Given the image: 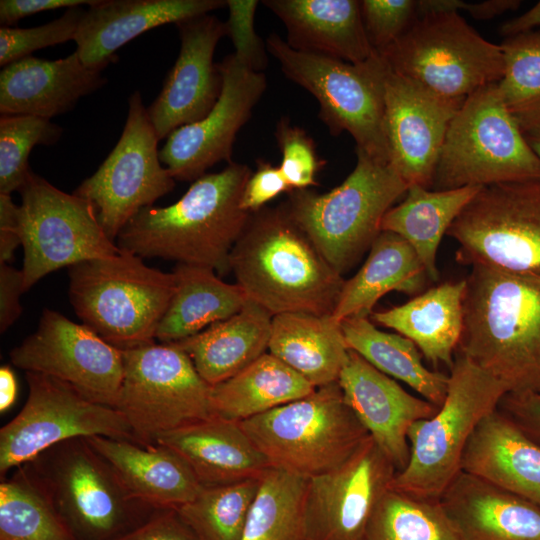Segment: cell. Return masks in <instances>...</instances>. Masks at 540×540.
<instances>
[{
    "instance_id": "1",
    "label": "cell",
    "mask_w": 540,
    "mask_h": 540,
    "mask_svg": "<svg viewBox=\"0 0 540 540\" xmlns=\"http://www.w3.org/2000/svg\"><path fill=\"white\" fill-rule=\"evenodd\" d=\"M251 173L246 164L230 162L203 175L175 203L140 210L120 231L117 246L141 258L174 260L225 275L250 217L240 199Z\"/></svg>"
},
{
    "instance_id": "2",
    "label": "cell",
    "mask_w": 540,
    "mask_h": 540,
    "mask_svg": "<svg viewBox=\"0 0 540 540\" xmlns=\"http://www.w3.org/2000/svg\"><path fill=\"white\" fill-rule=\"evenodd\" d=\"M247 299L272 316L332 315L345 279L324 258L286 203L250 214L229 259Z\"/></svg>"
},
{
    "instance_id": "3",
    "label": "cell",
    "mask_w": 540,
    "mask_h": 540,
    "mask_svg": "<svg viewBox=\"0 0 540 540\" xmlns=\"http://www.w3.org/2000/svg\"><path fill=\"white\" fill-rule=\"evenodd\" d=\"M457 353L511 392H540V279L472 266Z\"/></svg>"
},
{
    "instance_id": "4",
    "label": "cell",
    "mask_w": 540,
    "mask_h": 540,
    "mask_svg": "<svg viewBox=\"0 0 540 540\" xmlns=\"http://www.w3.org/2000/svg\"><path fill=\"white\" fill-rule=\"evenodd\" d=\"M356 156L354 169L339 186L323 194L292 190L286 202L294 220L341 275L370 249L383 217L409 187L390 163L359 148Z\"/></svg>"
},
{
    "instance_id": "5",
    "label": "cell",
    "mask_w": 540,
    "mask_h": 540,
    "mask_svg": "<svg viewBox=\"0 0 540 540\" xmlns=\"http://www.w3.org/2000/svg\"><path fill=\"white\" fill-rule=\"evenodd\" d=\"M68 295L82 324L120 350L155 342L175 290L173 272L120 249L69 268Z\"/></svg>"
},
{
    "instance_id": "6",
    "label": "cell",
    "mask_w": 540,
    "mask_h": 540,
    "mask_svg": "<svg viewBox=\"0 0 540 540\" xmlns=\"http://www.w3.org/2000/svg\"><path fill=\"white\" fill-rule=\"evenodd\" d=\"M448 375L447 393L436 414L415 422L408 431V463L396 473L393 490L439 500L461 471L474 430L509 393L504 383L457 352Z\"/></svg>"
},
{
    "instance_id": "7",
    "label": "cell",
    "mask_w": 540,
    "mask_h": 540,
    "mask_svg": "<svg viewBox=\"0 0 540 540\" xmlns=\"http://www.w3.org/2000/svg\"><path fill=\"white\" fill-rule=\"evenodd\" d=\"M26 465L75 540H116L157 510L130 496L86 438L60 442Z\"/></svg>"
},
{
    "instance_id": "8",
    "label": "cell",
    "mask_w": 540,
    "mask_h": 540,
    "mask_svg": "<svg viewBox=\"0 0 540 540\" xmlns=\"http://www.w3.org/2000/svg\"><path fill=\"white\" fill-rule=\"evenodd\" d=\"M238 423L270 467L305 479L338 467L369 436L338 381Z\"/></svg>"
},
{
    "instance_id": "9",
    "label": "cell",
    "mask_w": 540,
    "mask_h": 540,
    "mask_svg": "<svg viewBox=\"0 0 540 540\" xmlns=\"http://www.w3.org/2000/svg\"><path fill=\"white\" fill-rule=\"evenodd\" d=\"M540 180V159L507 110L497 83L464 100L439 155L432 189Z\"/></svg>"
},
{
    "instance_id": "10",
    "label": "cell",
    "mask_w": 540,
    "mask_h": 540,
    "mask_svg": "<svg viewBox=\"0 0 540 540\" xmlns=\"http://www.w3.org/2000/svg\"><path fill=\"white\" fill-rule=\"evenodd\" d=\"M265 44L285 76L317 99L319 117L332 135L348 132L356 148L389 163L384 131L388 67L378 53L366 62L354 64L296 50L277 34H270Z\"/></svg>"
},
{
    "instance_id": "11",
    "label": "cell",
    "mask_w": 540,
    "mask_h": 540,
    "mask_svg": "<svg viewBox=\"0 0 540 540\" xmlns=\"http://www.w3.org/2000/svg\"><path fill=\"white\" fill-rule=\"evenodd\" d=\"M378 54L392 71L448 98L465 99L498 83L504 71L501 45L484 39L456 12L416 17Z\"/></svg>"
},
{
    "instance_id": "12",
    "label": "cell",
    "mask_w": 540,
    "mask_h": 540,
    "mask_svg": "<svg viewBox=\"0 0 540 540\" xmlns=\"http://www.w3.org/2000/svg\"><path fill=\"white\" fill-rule=\"evenodd\" d=\"M123 378L114 405L141 444L213 415L211 386L174 343L122 350Z\"/></svg>"
},
{
    "instance_id": "13",
    "label": "cell",
    "mask_w": 540,
    "mask_h": 540,
    "mask_svg": "<svg viewBox=\"0 0 540 540\" xmlns=\"http://www.w3.org/2000/svg\"><path fill=\"white\" fill-rule=\"evenodd\" d=\"M447 235L462 265L540 279V180L482 187Z\"/></svg>"
},
{
    "instance_id": "14",
    "label": "cell",
    "mask_w": 540,
    "mask_h": 540,
    "mask_svg": "<svg viewBox=\"0 0 540 540\" xmlns=\"http://www.w3.org/2000/svg\"><path fill=\"white\" fill-rule=\"evenodd\" d=\"M19 192L25 292L60 268L120 252L86 199L56 188L32 171Z\"/></svg>"
},
{
    "instance_id": "15",
    "label": "cell",
    "mask_w": 540,
    "mask_h": 540,
    "mask_svg": "<svg viewBox=\"0 0 540 540\" xmlns=\"http://www.w3.org/2000/svg\"><path fill=\"white\" fill-rule=\"evenodd\" d=\"M26 381L29 392L23 408L0 429L2 478L69 439L104 436L140 443L114 407L93 401L45 374L26 372Z\"/></svg>"
},
{
    "instance_id": "16",
    "label": "cell",
    "mask_w": 540,
    "mask_h": 540,
    "mask_svg": "<svg viewBox=\"0 0 540 540\" xmlns=\"http://www.w3.org/2000/svg\"><path fill=\"white\" fill-rule=\"evenodd\" d=\"M122 134L99 168L73 191L95 208L107 236L116 243L123 227L143 208L175 187L159 157V138L139 91L128 100Z\"/></svg>"
},
{
    "instance_id": "17",
    "label": "cell",
    "mask_w": 540,
    "mask_h": 540,
    "mask_svg": "<svg viewBox=\"0 0 540 540\" xmlns=\"http://www.w3.org/2000/svg\"><path fill=\"white\" fill-rule=\"evenodd\" d=\"M13 365L70 384L93 401L114 407L122 378V350L84 324L45 308L34 333L10 351Z\"/></svg>"
},
{
    "instance_id": "18",
    "label": "cell",
    "mask_w": 540,
    "mask_h": 540,
    "mask_svg": "<svg viewBox=\"0 0 540 540\" xmlns=\"http://www.w3.org/2000/svg\"><path fill=\"white\" fill-rule=\"evenodd\" d=\"M397 470L368 436L338 467L307 479L306 540H363Z\"/></svg>"
},
{
    "instance_id": "19",
    "label": "cell",
    "mask_w": 540,
    "mask_h": 540,
    "mask_svg": "<svg viewBox=\"0 0 540 540\" xmlns=\"http://www.w3.org/2000/svg\"><path fill=\"white\" fill-rule=\"evenodd\" d=\"M222 76L220 96L201 120L174 130L159 150V157L179 181H195L220 161H231L233 143L263 95L267 82L232 53L218 64Z\"/></svg>"
},
{
    "instance_id": "20",
    "label": "cell",
    "mask_w": 540,
    "mask_h": 540,
    "mask_svg": "<svg viewBox=\"0 0 540 540\" xmlns=\"http://www.w3.org/2000/svg\"><path fill=\"white\" fill-rule=\"evenodd\" d=\"M465 99L439 95L388 67L384 131L389 163L408 186L432 188L447 130Z\"/></svg>"
},
{
    "instance_id": "21",
    "label": "cell",
    "mask_w": 540,
    "mask_h": 540,
    "mask_svg": "<svg viewBox=\"0 0 540 540\" xmlns=\"http://www.w3.org/2000/svg\"><path fill=\"white\" fill-rule=\"evenodd\" d=\"M176 26L181 43L178 57L159 95L147 108L159 140L204 118L222 89V76L213 56L217 43L226 35L225 22L204 14Z\"/></svg>"
},
{
    "instance_id": "22",
    "label": "cell",
    "mask_w": 540,
    "mask_h": 540,
    "mask_svg": "<svg viewBox=\"0 0 540 540\" xmlns=\"http://www.w3.org/2000/svg\"><path fill=\"white\" fill-rule=\"evenodd\" d=\"M338 383L346 404L368 435L397 472L402 471L409 459L410 427L435 415L439 407L407 392L350 349Z\"/></svg>"
},
{
    "instance_id": "23",
    "label": "cell",
    "mask_w": 540,
    "mask_h": 540,
    "mask_svg": "<svg viewBox=\"0 0 540 540\" xmlns=\"http://www.w3.org/2000/svg\"><path fill=\"white\" fill-rule=\"evenodd\" d=\"M223 0H97L85 10L74 41L82 63L103 70L116 51L145 31L209 14Z\"/></svg>"
},
{
    "instance_id": "24",
    "label": "cell",
    "mask_w": 540,
    "mask_h": 540,
    "mask_svg": "<svg viewBox=\"0 0 540 540\" xmlns=\"http://www.w3.org/2000/svg\"><path fill=\"white\" fill-rule=\"evenodd\" d=\"M459 540H540V506L460 471L439 498Z\"/></svg>"
},
{
    "instance_id": "25",
    "label": "cell",
    "mask_w": 540,
    "mask_h": 540,
    "mask_svg": "<svg viewBox=\"0 0 540 540\" xmlns=\"http://www.w3.org/2000/svg\"><path fill=\"white\" fill-rule=\"evenodd\" d=\"M102 70L85 66L76 51L56 60L27 56L0 72L1 115L51 119L104 85Z\"/></svg>"
},
{
    "instance_id": "26",
    "label": "cell",
    "mask_w": 540,
    "mask_h": 540,
    "mask_svg": "<svg viewBox=\"0 0 540 540\" xmlns=\"http://www.w3.org/2000/svg\"><path fill=\"white\" fill-rule=\"evenodd\" d=\"M154 443L177 454L202 486L257 478L270 467L238 422L218 416L162 433Z\"/></svg>"
},
{
    "instance_id": "27",
    "label": "cell",
    "mask_w": 540,
    "mask_h": 540,
    "mask_svg": "<svg viewBox=\"0 0 540 540\" xmlns=\"http://www.w3.org/2000/svg\"><path fill=\"white\" fill-rule=\"evenodd\" d=\"M285 25L289 46L296 50L354 64L377 54L363 24L357 0H264Z\"/></svg>"
},
{
    "instance_id": "28",
    "label": "cell",
    "mask_w": 540,
    "mask_h": 540,
    "mask_svg": "<svg viewBox=\"0 0 540 540\" xmlns=\"http://www.w3.org/2000/svg\"><path fill=\"white\" fill-rule=\"evenodd\" d=\"M461 470L540 506V444L499 408L474 430Z\"/></svg>"
},
{
    "instance_id": "29",
    "label": "cell",
    "mask_w": 540,
    "mask_h": 540,
    "mask_svg": "<svg viewBox=\"0 0 540 540\" xmlns=\"http://www.w3.org/2000/svg\"><path fill=\"white\" fill-rule=\"evenodd\" d=\"M86 439L113 467L130 496L154 509H177L202 488L188 465L165 446L104 436Z\"/></svg>"
},
{
    "instance_id": "30",
    "label": "cell",
    "mask_w": 540,
    "mask_h": 540,
    "mask_svg": "<svg viewBox=\"0 0 540 540\" xmlns=\"http://www.w3.org/2000/svg\"><path fill=\"white\" fill-rule=\"evenodd\" d=\"M465 278L424 290L404 304L371 313L377 324L411 340L436 368L452 367L463 331Z\"/></svg>"
},
{
    "instance_id": "31",
    "label": "cell",
    "mask_w": 540,
    "mask_h": 540,
    "mask_svg": "<svg viewBox=\"0 0 540 540\" xmlns=\"http://www.w3.org/2000/svg\"><path fill=\"white\" fill-rule=\"evenodd\" d=\"M272 318L263 307L247 300L235 315L174 344L187 353L202 379L214 386L268 351Z\"/></svg>"
},
{
    "instance_id": "32",
    "label": "cell",
    "mask_w": 540,
    "mask_h": 540,
    "mask_svg": "<svg viewBox=\"0 0 540 540\" xmlns=\"http://www.w3.org/2000/svg\"><path fill=\"white\" fill-rule=\"evenodd\" d=\"M425 267L410 244L399 235L381 231L358 272L345 280L332 317H368L377 301L391 291L418 295L428 279Z\"/></svg>"
},
{
    "instance_id": "33",
    "label": "cell",
    "mask_w": 540,
    "mask_h": 540,
    "mask_svg": "<svg viewBox=\"0 0 540 540\" xmlns=\"http://www.w3.org/2000/svg\"><path fill=\"white\" fill-rule=\"evenodd\" d=\"M268 352L318 388L338 381L349 348L332 315L291 312L273 316Z\"/></svg>"
},
{
    "instance_id": "34",
    "label": "cell",
    "mask_w": 540,
    "mask_h": 540,
    "mask_svg": "<svg viewBox=\"0 0 540 540\" xmlns=\"http://www.w3.org/2000/svg\"><path fill=\"white\" fill-rule=\"evenodd\" d=\"M173 274L175 290L155 336L161 343L178 342L228 319L248 300L238 284L224 282L210 268L177 264Z\"/></svg>"
},
{
    "instance_id": "35",
    "label": "cell",
    "mask_w": 540,
    "mask_h": 540,
    "mask_svg": "<svg viewBox=\"0 0 540 540\" xmlns=\"http://www.w3.org/2000/svg\"><path fill=\"white\" fill-rule=\"evenodd\" d=\"M481 188L433 190L411 185L405 198L383 217L381 231L395 233L406 240L418 255L429 279L438 282L440 273L436 260L441 240Z\"/></svg>"
},
{
    "instance_id": "36",
    "label": "cell",
    "mask_w": 540,
    "mask_h": 540,
    "mask_svg": "<svg viewBox=\"0 0 540 540\" xmlns=\"http://www.w3.org/2000/svg\"><path fill=\"white\" fill-rule=\"evenodd\" d=\"M316 388L266 352L229 379L211 386L214 416L241 422L300 399Z\"/></svg>"
},
{
    "instance_id": "37",
    "label": "cell",
    "mask_w": 540,
    "mask_h": 540,
    "mask_svg": "<svg viewBox=\"0 0 540 540\" xmlns=\"http://www.w3.org/2000/svg\"><path fill=\"white\" fill-rule=\"evenodd\" d=\"M340 325L350 350L387 376L407 384L425 400L438 407L443 403L449 375L427 368L411 340L378 329L364 316L344 319Z\"/></svg>"
},
{
    "instance_id": "38",
    "label": "cell",
    "mask_w": 540,
    "mask_h": 540,
    "mask_svg": "<svg viewBox=\"0 0 540 540\" xmlns=\"http://www.w3.org/2000/svg\"><path fill=\"white\" fill-rule=\"evenodd\" d=\"M0 540H75L26 464L1 481Z\"/></svg>"
},
{
    "instance_id": "39",
    "label": "cell",
    "mask_w": 540,
    "mask_h": 540,
    "mask_svg": "<svg viewBox=\"0 0 540 540\" xmlns=\"http://www.w3.org/2000/svg\"><path fill=\"white\" fill-rule=\"evenodd\" d=\"M307 479L269 467L261 476L242 540H306Z\"/></svg>"
},
{
    "instance_id": "40",
    "label": "cell",
    "mask_w": 540,
    "mask_h": 540,
    "mask_svg": "<svg viewBox=\"0 0 540 540\" xmlns=\"http://www.w3.org/2000/svg\"><path fill=\"white\" fill-rule=\"evenodd\" d=\"M261 476L202 486L193 500L176 510L197 540H242Z\"/></svg>"
},
{
    "instance_id": "41",
    "label": "cell",
    "mask_w": 540,
    "mask_h": 540,
    "mask_svg": "<svg viewBox=\"0 0 540 540\" xmlns=\"http://www.w3.org/2000/svg\"><path fill=\"white\" fill-rule=\"evenodd\" d=\"M504 71L497 83L503 102L526 134L540 129V30L507 37Z\"/></svg>"
},
{
    "instance_id": "42",
    "label": "cell",
    "mask_w": 540,
    "mask_h": 540,
    "mask_svg": "<svg viewBox=\"0 0 540 540\" xmlns=\"http://www.w3.org/2000/svg\"><path fill=\"white\" fill-rule=\"evenodd\" d=\"M363 540H459L438 500L389 489L378 502Z\"/></svg>"
},
{
    "instance_id": "43",
    "label": "cell",
    "mask_w": 540,
    "mask_h": 540,
    "mask_svg": "<svg viewBox=\"0 0 540 540\" xmlns=\"http://www.w3.org/2000/svg\"><path fill=\"white\" fill-rule=\"evenodd\" d=\"M62 128L50 119L30 115L0 117V194L20 191L31 172L29 155L36 145H52Z\"/></svg>"
},
{
    "instance_id": "44",
    "label": "cell",
    "mask_w": 540,
    "mask_h": 540,
    "mask_svg": "<svg viewBox=\"0 0 540 540\" xmlns=\"http://www.w3.org/2000/svg\"><path fill=\"white\" fill-rule=\"evenodd\" d=\"M85 10L67 9L59 18L31 28H0V65L31 56L38 49L74 40Z\"/></svg>"
},
{
    "instance_id": "45",
    "label": "cell",
    "mask_w": 540,
    "mask_h": 540,
    "mask_svg": "<svg viewBox=\"0 0 540 540\" xmlns=\"http://www.w3.org/2000/svg\"><path fill=\"white\" fill-rule=\"evenodd\" d=\"M275 137L281 152L280 171L292 190L316 186V175L324 166L311 136L282 117L276 124Z\"/></svg>"
},
{
    "instance_id": "46",
    "label": "cell",
    "mask_w": 540,
    "mask_h": 540,
    "mask_svg": "<svg viewBox=\"0 0 540 540\" xmlns=\"http://www.w3.org/2000/svg\"><path fill=\"white\" fill-rule=\"evenodd\" d=\"M360 5L366 34L377 53L396 41L417 17L414 0H362Z\"/></svg>"
},
{
    "instance_id": "47",
    "label": "cell",
    "mask_w": 540,
    "mask_h": 540,
    "mask_svg": "<svg viewBox=\"0 0 540 540\" xmlns=\"http://www.w3.org/2000/svg\"><path fill=\"white\" fill-rule=\"evenodd\" d=\"M259 1L227 0L228 19L225 22L226 35L233 43L236 58L255 72H262L267 66V48L254 28V16Z\"/></svg>"
},
{
    "instance_id": "48",
    "label": "cell",
    "mask_w": 540,
    "mask_h": 540,
    "mask_svg": "<svg viewBox=\"0 0 540 540\" xmlns=\"http://www.w3.org/2000/svg\"><path fill=\"white\" fill-rule=\"evenodd\" d=\"M292 189L282 175L279 166L259 159L255 172L247 180L240 199V208L247 213H255L284 192Z\"/></svg>"
},
{
    "instance_id": "49",
    "label": "cell",
    "mask_w": 540,
    "mask_h": 540,
    "mask_svg": "<svg viewBox=\"0 0 540 540\" xmlns=\"http://www.w3.org/2000/svg\"><path fill=\"white\" fill-rule=\"evenodd\" d=\"M116 540H197L176 509H157L142 524Z\"/></svg>"
},
{
    "instance_id": "50",
    "label": "cell",
    "mask_w": 540,
    "mask_h": 540,
    "mask_svg": "<svg viewBox=\"0 0 540 540\" xmlns=\"http://www.w3.org/2000/svg\"><path fill=\"white\" fill-rule=\"evenodd\" d=\"M498 408L540 444V392L507 393Z\"/></svg>"
},
{
    "instance_id": "51",
    "label": "cell",
    "mask_w": 540,
    "mask_h": 540,
    "mask_svg": "<svg viewBox=\"0 0 540 540\" xmlns=\"http://www.w3.org/2000/svg\"><path fill=\"white\" fill-rule=\"evenodd\" d=\"M24 291V275L7 263H0V332L4 333L20 317Z\"/></svg>"
},
{
    "instance_id": "52",
    "label": "cell",
    "mask_w": 540,
    "mask_h": 540,
    "mask_svg": "<svg viewBox=\"0 0 540 540\" xmlns=\"http://www.w3.org/2000/svg\"><path fill=\"white\" fill-rule=\"evenodd\" d=\"M97 0H1L0 23L6 27L17 23L20 19L60 8H73L80 5H93Z\"/></svg>"
},
{
    "instance_id": "53",
    "label": "cell",
    "mask_w": 540,
    "mask_h": 540,
    "mask_svg": "<svg viewBox=\"0 0 540 540\" xmlns=\"http://www.w3.org/2000/svg\"><path fill=\"white\" fill-rule=\"evenodd\" d=\"M19 205L11 195L0 194V263H9L21 245Z\"/></svg>"
},
{
    "instance_id": "54",
    "label": "cell",
    "mask_w": 540,
    "mask_h": 540,
    "mask_svg": "<svg viewBox=\"0 0 540 540\" xmlns=\"http://www.w3.org/2000/svg\"><path fill=\"white\" fill-rule=\"evenodd\" d=\"M518 0H487L478 3H467L465 10L477 20H490L509 10L517 9Z\"/></svg>"
},
{
    "instance_id": "55",
    "label": "cell",
    "mask_w": 540,
    "mask_h": 540,
    "mask_svg": "<svg viewBox=\"0 0 540 540\" xmlns=\"http://www.w3.org/2000/svg\"><path fill=\"white\" fill-rule=\"evenodd\" d=\"M540 26V1L522 15L505 22L500 32L507 37L531 31Z\"/></svg>"
},
{
    "instance_id": "56",
    "label": "cell",
    "mask_w": 540,
    "mask_h": 540,
    "mask_svg": "<svg viewBox=\"0 0 540 540\" xmlns=\"http://www.w3.org/2000/svg\"><path fill=\"white\" fill-rule=\"evenodd\" d=\"M17 396V381L9 366L0 368V411H7L15 402Z\"/></svg>"
},
{
    "instance_id": "57",
    "label": "cell",
    "mask_w": 540,
    "mask_h": 540,
    "mask_svg": "<svg viewBox=\"0 0 540 540\" xmlns=\"http://www.w3.org/2000/svg\"><path fill=\"white\" fill-rule=\"evenodd\" d=\"M524 135L528 144L540 159V129L528 132Z\"/></svg>"
}]
</instances>
